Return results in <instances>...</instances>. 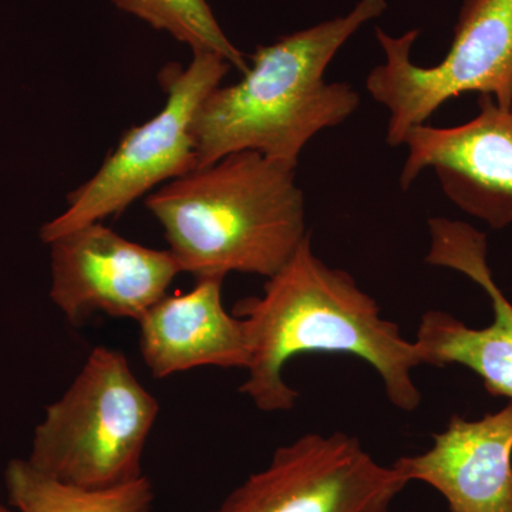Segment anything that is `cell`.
<instances>
[{
	"instance_id": "obj_1",
	"label": "cell",
	"mask_w": 512,
	"mask_h": 512,
	"mask_svg": "<svg viewBox=\"0 0 512 512\" xmlns=\"http://www.w3.org/2000/svg\"><path fill=\"white\" fill-rule=\"evenodd\" d=\"M245 320L251 345L248 377L239 392L261 412H291L299 393L285 382L289 360L311 353L349 355L372 366L396 409L414 412L421 393L413 379L423 366L416 342L383 318L379 303L343 269L330 268L308 235L261 296L245 298L232 311Z\"/></svg>"
},
{
	"instance_id": "obj_2",
	"label": "cell",
	"mask_w": 512,
	"mask_h": 512,
	"mask_svg": "<svg viewBox=\"0 0 512 512\" xmlns=\"http://www.w3.org/2000/svg\"><path fill=\"white\" fill-rule=\"evenodd\" d=\"M386 9L387 0H359L346 15L256 47L242 79L217 87L198 110L192 126L197 168L239 151L298 167L312 138L345 123L359 107V93L348 83L326 82V69L350 37Z\"/></svg>"
},
{
	"instance_id": "obj_3",
	"label": "cell",
	"mask_w": 512,
	"mask_h": 512,
	"mask_svg": "<svg viewBox=\"0 0 512 512\" xmlns=\"http://www.w3.org/2000/svg\"><path fill=\"white\" fill-rule=\"evenodd\" d=\"M296 168L228 154L146 197L181 272L195 281L232 272L275 275L311 232Z\"/></svg>"
},
{
	"instance_id": "obj_4",
	"label": "cell",
	"mask_w": 512,
	"mask_h": 512,
	"mask_svg": "<svg viewBox=\"0 0 512 512\" xmlns=\"http://www.w3.org/2000/svg\"><path fill=\"white\" fill-rule=\"evenodd\" d=\"M160 404L120 350L97 346L69 389L46 407L26 460L60 483L104 490L144 476Z\"/></svg>"
},
{
	"instance_id": "obj_5",
	"label": "cell",
	"mask_w": 512,
	"mask_h": 512,
	"mask_svg": "<svg viewBox=\"0 0 512 512\" xmlns=\"http://www.w3.org/2000/svg\"><path fill=\"white\" fill-rule=\"evenodd\" d=\"M417 29L392 36L376 29L383 63L367 74L372 99L389 111L386 143L402 147L447 101L480 93L512 109V0H463L446 56L434 66L413 62Z\"/></svg>"
},
{
	"instance_id": "obj_6",
	"label": "cell",
	"mask_w": 512,
	"mask_h": 512,
	"mask_svg": "<svg viewBox=\"0 0 512 512\" xmlns=\"http://www.w3.org/2000/svg\"><path fill=\"white\" fill-rule=\"evenodd\" d=\"M231 69L227 60L207 52H195L184 69L165 67L163 109L124 134L99 171L67 197V210L40 228V239L50 245L76 229L120 215L158 185L194 171L195 117Z\"/></svg>"
},
{
	"instance_id": "obj_7",
	"label": "cell",
	"mask_w": 512,
	"mask_h": 512,
	"mask_svg": "<svg viewBox=\"0 0 512 512\" xmlns=\"http://www.w3.org/2000/svg\"><path fill=\"white\" fill-rule=\"evenodd\" d=\"M407 484L356 437L306 433L207 512H383Z\"/></svg>"
},
{
	"instance_id": "obj_8",
	"label": "cell",
	"mask_w": 512,
	"mask_h": 512,
	"mask_svg": "<svg viewBox=\"0 0 512 512\" xmlns=\"http://www.w3.org/2000/svg\"><path fill=\"white\" fill-rule=\"evenodd\" d=\"M50 299L67 322L82 326L94 313L140 320L181 274L170 249L128 241L101 222L50 244Z\"/></svg>"
},
{
	"instance_id": "obj_9",
	"label": "cell",
	"mask_w": 512,
	"mask_h": 512,
	"mask_svg": "<svg viewBox=\"0 0 512 512\" xmlns=\"http://www.w3.org/2000/svg\"><path fill=\"white\" fill-rule=\"evenodd\" d=\"M430 248L426 262L453 269L484 289L494 319L485 328H471L443 311L420 319L416 342L423 366L467 367L483 380L493 396L512 402V303L495 284L487 262V239L466 222L430 218Z\"/></svg>"
},
{
	"instance_id": "obj_10",
	"label": "cell",
	"mask_w": 512,
	"mask_h": 512,
	"mask_svg": "<svg viewBox=\"0 0 512 512\" xmlns=\"http://www.w3.org/2000/svg\"><path fill=\"white\" fill-rule=\"evenodd\" d=\"M407 148L399 183L409 190L427 168L439 174L458 207L493 228L512 222V109L481 96L478 114L454 127L421 124L404 140Z\"/></svg>"
},
{
	"instance_id": "obj_11",
	"label": "cell",
	"mask_w": 512,
	"mask_h": 512,
	"mask_svg": "<svg viewBox=\"0 0 512 512\" xmlns=\"http://www.w3.org/2000/svg\"><path fill=\"white\" fill-rule=\"evenodd\" d=\"M392 466L439 491L451 512H512V402L483 419L451 417L429 450Z\"/></svg>"
},
{
	"instance_id": "obj_12",
	"label": "cell",
	"mask_w": 512,
	"mask_h": 512,
	"mask_svg": "<svg viewBox=\"0 0 512 512\" xmlns=\"http://www.w3.org/2000/svg\"><path fill=\"white\" fill-rule=\"evenodd\" d=\"M222 278L200 279L190 292L165 295L140 320V350L154 379L197 369H248L247 323L222 305Z\"/></svg>"
},
{
	"instance_id": "obj_13",
	"label": "cell",
	"mask_w": 512,
	"mask_h": 512,
	"mask_svg": "<svg viewBox=\"0 0 512 512\" xmlns=\"http://www.w3.org/2000/svg\"><path fill=\"white\" fill-rule=\"evenodd\" d=\"M5 485L10 505L19 512H154L156 500L147 476L117 487L87 490L40 473L26 458L9 461Z\"/></svg>"
},
{
	"instance_id": "obj_14",
	"label": "cell",
	"mask_w": 512,
	"mask_h": 512,
	"mask_svg": "<svg viewBox=\"0 0 512 512\" xmlns=\"http://www.w3.org/2000/svg\"><path fill=\"white\" fill-rule=\"evenodd\" d=\"M195 52L214 53L244 74L248 60L225 35L207 0H110Z\"/></svg>"
},
{
	"instance_id": "obj_15",
	"label": "cell",
	"mask_w": 512,
	"mask_h": 512,
	"mask_svg": "<svg viewBox=\"0 0 512 512\" xmlns=\"http://www.w3.org/2000/svg\"><path fill=\"white\" fill-rule=\"evenodd\" d=\"M0 512H12L9 510V508H6L5 505L0 503Z\"/></svg>"
},
{
	"instance_id": "obj_16",
	"label": "cell",
	"mask_w": 512,
	"mask_h": 512,
	"mask_svg": "<svg viewBox=\"0 0 512 512\" xmlns=\"http://www.w3.org/2000/svg\"><path fill=\"white\" fill-rule=\"evenodd\" d=\"M383 512H390V511H389V510H387V511H383Z\"/></svg>"
}]
</instances>
